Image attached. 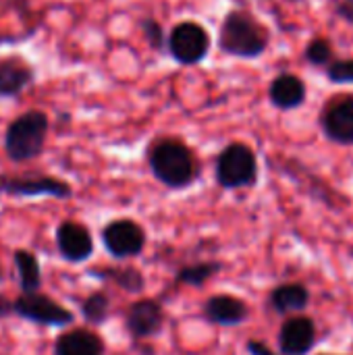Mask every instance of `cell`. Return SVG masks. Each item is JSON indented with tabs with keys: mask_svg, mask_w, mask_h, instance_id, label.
<instances>
[{
	"mask_svg": "<svg viewBox=\"0 0 353 355\" xmlns=\"http://www.w3.org/2000/svg\"><path fill=\"white\" fill-rule=\"evenodd\" d=\"M246 349H248V354L250 355H277L275 352H270L264 343H260V341H248V345H246Z\"/></svg>",
	"mask_w": 353,
	"mask_h": 355,
	"instance_id": "obj_26",
	"label": "cell"
},
{
	"mask_svg": "<svg viewBox=\"0 0 353 355\" xmlns=\"http://www.w3.org/2000/svg\"><path fill=\"white\" fill-rule=\"evenodd\" d=\"M258 179V160L250 146L231 144L227 146L216 160V181L225 189L252 187Z\"/></svg>",
	"mask_w": 353,
	"mask_h": 355,
	"instance_id": "obj_4",
	"label": "cell"
},
{
	"mask_svg": "<svg viewBox=\"0 0 353 355\" xmlns=\"http://www.w3.org/2000/svg\"><path fill=\"white\" fill-rule=\"evenodd\" d=\"M81 314L85 318V322L89 324H104L108 314H110V300L106 293L102 291H96L92 295H87L83 302H81Z\"/></svg>",
	"mask_w": 353,
	"mask_h": 355,
	"instance_id": "obj_21",
	"label": "cell"
},
{
	"mask_svg": "<svg viewBox=\"0 0 353 355\" xmlns=\"http://www.w3.org/2000/svg\"><path fill=\"white\" fill-rule=\"evenodd\" d=\"M308 304H310V291L302 283H285L270 293V306L279 314L302 312L308 308Z\"/></svg>",
	"mask_w": 353,
	"mask_h": 355,
	"instance_id": "obj_17",
	"label": "cell"
},
{
	"mask_svg": "<svg viewBox=\"0 0 353 355\" xmlns=\"http://www.w3.org/2000/svg\"><path fill=\"white\" fill-rule=\"evenodd\" d=\"M152 175L169 189H183L196 179V158L177 139H160L148 152Z\"/></svg>",
	"mask_w": 353,
	"mask_h": 355,
	"instance_id": "obj_1",
	"label": "cell"
},
{
	"mask_svg": "<svg viewBox=\"0 0 353 355\" xmlns=\"http://www.w3.org/2000/svg\"><path fill=\"white\" fill-rule=\"evenodd\" d=\"M210 48L208 31L198 23H179L173 27L169 35V50L181 64H196L200 62Z\"/></svg>",
	"mask_w": 353,
	"mask_h": 355,
	"instance_id": "obj_8",
	"label": "cell"
},
{
	"mask_svg": "<svg viewBox=\"0 0 353 355\" xmlns=\"http://www.w3.org/2000/svg\"><path fill=\"white\" fill-rule=\"evenodd\" d=\"M0 193L12 198H56L67 200L73 196V189L62 179H54L48 175H21L6 177L0 175Z\"/></svg>",
	"mask_w": 353,
	"mask_h": 355,
	"instance_id": "obj_6",
	"label": "cell"
},
{
	"mask_svg": "<svg viewBox=\"0 0 353 355\" xmlns=\"http://www.w3.org/2000/svg\"><path fill=\"white\" fill-rule=\"evenodd\" d=\"M306 100V85L298 75L285 73L279 75L273 85H270V102L277 108L289 110V108H298L300 104H304Z\"/></svg>",
	"mask_w": 353,
	"mask_h": 355,
	"instance_id": "obj_16",
	"label": "cell"
},
{
	"mask_svg": "<svg viewBox=\"0 0 353 355\" xmlns=\"http://www.w3.org/2000/svg\"><path fill=\"white\" fill-rule=\"evenodd\" d=\"M0 281H2V268H0Z\"/></svg>",
	"mask_w": 353,
	"mask_h": 355,
	"instance_id": "obj_28",
	"label": "cell"
},
{
	"mask_svg": "<svg viewBox=\"0 0 353 355\" xmlns=\"http://www.w3.org/2000/svg\"><path fill=\"white\" fill-rule=\"evenodd\" d=\"M8 314H15L12 312V304L4 297H0V318H6Z\"/></svg>",
	"mask_w": 353,
	"mask_h": 355,
	"instance_id": "obj_27",
	"label": "cell"
},
{
	"mask_svg": "<svg viewBox=\"0 0 353 355\" xmlns=\"http://www.w3.org/2000/svg\"><path fill=\"white\" fill-rule=\"evenodd\" d=\"M56 250L67 262H73V264L85 262L94 254L92 233L81 223L64 220L56 229Z\"/></svg>",
	"mask_w": 353,
	"mask_h": 355,
	"instance_id": "obj_9",
	"label": "cell"
},
{
	"mask_svg": "<svg viewBox=\"0 0 353 355\" xmlns=\"http://www.w3.org/2000/svg\"><path fill=\"white\" fill-rule=\"evenodd\" d=\"M329 79L335 83H353V58L335 60L329 67Z\"/></svg>",
	"mask_w": 353,
	"mask_h": 355,
	"instance_id": "obj_23",
	"label": "cell"
},
{
	"mask_svg": "<svg viewBox=\"0 0 353 355\" xmlns=\"http://www.w3.org/2000/svg\"><path fill=\"white\" fill-rule=\"evenodd\" d=\"M127 331L133 339H146L160 333L164 324V312L162 306L154 300H139L129 306L125 316Z\"/></svg>",
	"mask_w": 353,
	"mask_h": 355,
	"instance_id": "obj_12",
	"label": "cell"
},
{
	"mask_svg": "<svg viewBox=\"0 0 353 355\" xmlns=\"http://www.w3.org/2000/svg\"><path fill=\"white\" fill-rule=\"evenodd\" d=\"M17 275H19V285L23 293H37L42 287V268L33 252L29 250H15L12 254Z\"/></svg>",
	"mask_w": 353,
	"mask_h": 355,
	"instance_id": "obj_18",
	"label": "cell"
},
{
	"mask_svg": "<svg viewBox=\"0 0 353 355\" xmlns=\"http://www.w3.org/2000/svg\"><path fill=\"white\" fill-rule=\"evenodd\" d=\"M306 56L312 64H327L333 56V50H331V44L322 37H316L308 44L306 48Z\"/></svg>",
	"mask_w": 353,
	"mask_h": 355,
	"instance_id": "obj_22",
	"label": "cell"
},
{
	"mask_svg": "<svg viewBox=\"0 0 353 355\" xmlns=\"http://www.w3.org/2000/svg\"><path fill=\"white\" fill-rule=\"evenodd\" d=\"M223 266L218 262H198L191 266H185L177 272V283L189 285V287H202L206 281H210Z\"/></svg>",
	"mask_w": 353,
	"mask_h": 355,
	"instance_id": "obj_20",
	"label": "cell"
},
{
	"mask_svg": "<svg viewBox=\"0 0 353 355\" xmlns=\"http://www.w3.org/2000/svg\"><path fill=\"white\" fill-rule=\"evenodd\" d=\"M33 81V69L19 58L0 60V98H15Z\"/></svg>",
	"mask_w": 353,
	"mask_h": 355,
	"instance_id": "obj_15",
	"label": "cell"
},
{
	"mask_svg": "<svg viewBox=\"0 0 353 355\" xmlns=\"http://www.w3.org/2000/svg\"><path fill=\"white\" fill-rule=\"evenodd\" d=\"M104 341L85 329L62 333L54 341V355H104Z\"/></svg>",
	"mask_w": 353,
	"mask_h": 355,
	"instance_id": "obj_14",
	"label": "cell"
},
{
	"mask_svg": "<svg viewBox=\"0 0 353 355\" xmlns=\"http://www.w3.org/2000/svg\"><path fill=\"white\" fill-rule=\"evenodd\" d=\"M96 279H106L119 285L127 293H139L146 287V279L137 268H104V270H89Z\"/></svg>",
	"mask_w": 353,
	"mask_h": 355,
	"instance_id": "obj_19",
	"label": "cell"
},
{
	"mask_svg": "<svg viewBox=\"0 0 353 355\" xmlns=\"http://www.w3.org/2000/svg\"><path fill=\"white\" fill-rule=\"evenodd\" d=\"M102 243L117 260L135 258L146 248V231L131 218H114L102 229Z\"/></svg>",
	"mask_w": 353,
	"mask_h": 355,
	"instance_id": "obj_7",
	"label": "cell"
},
{
	"mask_svg": "<svg viewBox=\"0 0 353 355\" xmlns=\"http://www.w3.org/2000/svg\"><path fill=\"white\" fill-rule=\"evenodd\" d=\"M268 46L264 27L248 12L233 10L227 15L221 29V48L227 54L241 58H256Z\"/></svg>",
	"mask_w": 353,
	"mask_h": 355,
	"instance_id": "obj_3",
	"label": "cell"
},
{
	"mask_svg": "<svg viewBox=\"0 0 353 355\" xmlns=\"http://www.w3.org/2000/svg\"><path fill=\"white\" fill-rule=\"evenodd\" d=\"M320 123L329 139L353 146V96H339L329 102Z\"/></svg>",
	"mask_w": 353,
	"mask_h": 355,
	"instance_id": "obj_10",
	"label": "cell"
},
{
	"mask_svg": "<svg viewBox=\"0 0 353 355\" xmlns=\"http://www.w3.org/2000/svg\"><path fill=\"white\" fill-rule=\"evenodd\" d=\"M204 316L210 324L237 327L248 320L250 308L243 300L233 295H212L204 304Z\"/></svg>",
	"mask_w": 353,
	"mask_h": 355,
	"instance_id": "obj_13",
	"label": "cell"
},
{
	"mask_svg": "<svg viewBox=\"0 0 353 355\" xmlns=\"http://www.w3.org/2000/svg\"><path fill=\"white\" fill-rule=\"evenodd\" d=\"M316 343V324L308 316H293L283 322L279 333V347L283 355H306Z\"/></svg>",
	"mask_w": 353,
	"mask_h": 355,
	"instance_id": "obj_11",
	"label": "cell"
},
{
	"mask_svg": "<svg viewBox=\"0 0 353 355\" xmlns=\"http://www.w3.org/2000/svg\"><path fill=\"white\" fill-rule=\"evenodd\" d=\"M48 135V116L42 110H27L8 123L4 131V150L12 162H27L44 152Z\"/></svg>",
	"mask_w": 353,
	"mask_h": 355,
	"instance_id": "obj_2",
	"label": "cell"
},
{
	"mask_svg": "<svg viewBox=\"0 0 353 355\" xmlns=\"http://www.w3.org/2000/svg\"><path fill=\"white\" fill-rule=\"evenodd\" d=\"M15 316L42 327H69L75 316L44 293H21L12 302Z\"/></svg>",
	"mask_w": 353,
	"mask_h": 355,
	"instance_id": "obj_5",
	"label": "cell"
},
{
	"mask_svg": "<svg viewBox=\"0 0 353 355\" xmlns=\"http://www.w3.org/2000/svg\"><path fill=\"white\" fill-rule=\"evenodd\" d=\"M318 355H331V354H318Z\"/></svg>",
	"mask_w": 353,
	"mask_h": 355,
	"instance_id": "obj_29",
	"label": "cell"
},
{
	"mask_svg": "<svg viewBox=\"0 0 353 355\" xmlns=\"http://www.w3.org/2000/svg\"><path fill=\"white\" fill-rule=\"evenodd\" d=\"M144 33H146L148 42L152 44V48H160V46H162L164 35H162V27H160L156 21L146 19V21H144Z\"/></svg>",
	"mask_w": 353,
	"mask_h": 355,
	"instance_id": "obj_24",
	"label": "cell"
},
{
	"mask_svg": "<svg viewBox=\"0 0 353 355\" xmlns=\"http://www.w3.org/2000/svg\"><path fill=\"white\" fill-rule=\"evenodd\" d=\"M335 10H337L339 17H343L345 21L353 23V0H337Z\"/></svg>",
	"mask_w": 353,
	"mask_h": 355,
	"instance_id": "obj_25",
	"label": "cell"
}]
</instances>
